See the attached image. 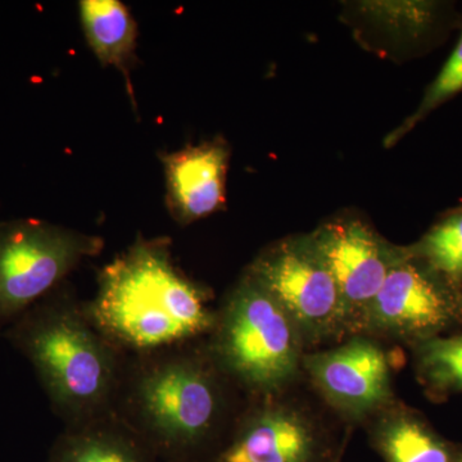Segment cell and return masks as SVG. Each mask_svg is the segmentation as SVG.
<instances>
[{"mask_svg": "<svg viewBox=\"0 0 462 462\" xmlns=\"http://www.w3.org/2000/svg\"><path fill=\"white\" fill-rule=\"evenodd\" d=\"M457 462H462V457L457 458Z\"/></svg>", "mask_w": 462, "mask_h": 462, "instance_id": "obj_18", "label": "cell"}, {"mask_svg": "<svg viewBox=\"0 0 462 462\" xmlns=\"http://www.w3.org/2000/svg\"><path fill=\"white\" fill-rule=\"evenodd\" d=\"M309 238L336 282L346 318L367 316L403 252L392 251L370 226L352 218L322 224Z\"/></svg>", "mask_w": 462, "mask_h": 462, "instance_id": "obj_6", "label": "cell"}, {"mask_svg": "<svg viewBox=\"0 0 462 462\" xmlns=\"http://www.w3.org/2000/svg\"><path fill=\"white\" fill-rule=\"evenodd\" d=\"M298 328L251 276L231 298L221 346L227 364L249 384L276 388L296 373Z\"/></svg>", "mask_w": 462, "mask_h": 462, "instance_id": "obj_2", "label": "cell"}, {"mask_svg": "<svg viewBox=\"0 0 462 462\" xmlns=\"http://www.w3.org/2000/svg\"><path fill=\"white\" fill-rule=\"evenodd\" d=\"M249 276L307 334L329 333L346 319L336 282L310 238L273 245L254 263Z\"/></svg>", "mask_w": 462, "mask_h": 462, "instance_id": "obj_4", "label": "cell"}, {"mask_svg": "<svg viewBox=\"0 0 462 462\" xmlns=\"http://www.w3.org/2000/svg\"><path fill=\"white\" fill-rule=\"evenodd\" d=\"M229 149L223 141L205 142L163 158L167 199L173 216L191 223L223 208Z\"/></svg>", "mask_w": 462, "mask_h": 462, "instance_id": "obj_10", "label": "cell"}, {"mask_svg": "<svg viewBox=\"0 0 462 462\" xmlns=\"http://www.w3.org/2000/svg\"><path fill=\"white\" fill-rule=\"evenodd\" d=\"M455 314L449 284L413 252H403L389 270L366 318L400 336L430 337Z\"/></svg>", "mask_w": 462, "mask_h": 462, "instance_id": "obj_7", "label": "cell"}, {"mask_svg": "<svg viewBox=\"0 0 462 462\" xmlns=\"http://www.w3.org/2000/svg\"><path fill=\"white\" fill-rule=\"evenodd\" d=\"M419 366L431 387L462 391V336L427 340L419 355Z\"/></svg>", "mask_w": 462, "mask_h": 462, "instance_id": "obj_16", "label": "cell"}, {"mask_svg": "<svg viewBox=\"0 0 462 462\" xmlns=\"http://www.w3.org/2000/svg\"><path fill=\"white\" fill-rule=\"evenodd\" d=\"M93 312L103 329L141 348L196 336L209 325L202 291L157 242L136 243L103 270Z\"/></svg>", "mask_w": 462, "mask_h": 462, "instance_id": "obj_1", "label": "cell"}, {"mask_svg": "<svg viewBox=\"0 0 462 462\" xmlns=\"http://www.w3.org/2000/svg\"><path fill=\"white\" fill-rule=\"evenodd\" d=\"M102 240L38 220L0 225V320L38 300Z\"/></svg>", "mask_w": 462, "mask_h": 462, "instance_id": "obj_3", "label": "cell"}, {"mask_svg": "<svg viewBox=\"0 0 462 462\" xmlns=\"http://www.w3.org/2000/svg\"><path fill=\"white\" fill-rule=\"evenodd\" d=\"M142 400L156 430L175 442L202 436L216 409L208 380L187 365H172L152 374L143 384Z\"/></svg>", "mask_w": 462, "mask_h": 462, "instance_id": "obj_9", "label": "cell"}, {"mask_svg": "<svg viewBox=\"0 0 462 462\" xmlns=\"http://www.w3.org/2000/svg\"><path fill=\"white\" fill-rule=\"evenodd\" d=\"M324 449L305 421L270 412L252 422L217 462H322Z\"/></svg>", "mask_w": 462, "mask_h": 462, "instance_id": "obj_11", "label": "cell"}, {"mask_svg": "<svg viewBox=\"0 0 462 462\" xmlns=\"http://www.w3.org/2000/svg\"><path fill=\"white\" fill-rule=\"evenodd\" d=\"M60 462H139L123 443L108 438L90 437L67 447Z\"/></svg>", "mask_w": 462, "mask_h": 462, "instance_id": "obj_17", "label": "cell"}, {"mask_svg": "<svg viewBox=\"0 0 462 462\" xmlns=\"http://www.w3.org/2000/svg\"><path fill=\"white\" fill-rule=\"evenodd\" d=\"M305 364L321 391L346 411H372L391 393L387 358L367 340H352L333 351L310 356Z\"/></svg>", "mask_w": 462, "mask_h": 462, "instance_id": "obj_8", "label": "cell"}, {"mask_svg": "<svg viewBox=\"0 0 462 462\" xmlns=\"http://www.w3.org/2000/svg\"><path fill=\"white\" fill-rule=\"evenodd\" d=\"M374 442L387 462H457L449 447L411 416H398L380 425Z\"/></svg>", "mask_w": 462, "mask_h": 462, "instance_id": "obj_13", "label": "cell"}, {"mask_svg": "<svg viewBox=\"0 0 462 462\" xmlns=\"http://www.w3.org/2000/svg\"><path fill=\"white\" fill-rule=\"evenodd\" d=\"M413 254L449 285L462 282V207L434 225Z\"/></svg>", "mask_w": 462, "mask_h": 462, "instance_id": "obj_14", "label": "cell"}, {"mask_svg": "<svg viewBox=\"0 0 462 462\" xmlns=\"http://www.w3.org/2000/svg\"><path fill=\"white\" fill-rule=\"evenodd\" d=\"M23 346L58 400L83 404L107 385V356L87 328L65 315L36 321L23 334Z\"/></svg>", "mask_w": 462, "mask_h": 462, "instance_id": "obj_5", "label": "cell"}, {"mask_svg": "<svg viewBox=\"0 0 462 462\" xmlns=\"http://www.w3.org/2000/svg\"><path fill=\"white\" fill-rule=\"evenodd\" d=\"M462 91V26L461 35L458 39L451 56L440 69L439 74L434 79L433 83L428 87L424 97L418 109L410 117L404 120L398 129L394 130L391 135L385 139V145L396 144L398 141L403 138L407 133L411 132L413 127L421 123L428 115H430L434 109L442 106L447 100L454 98Z\"/></svg>", "mask_w": 462, "mask_h": 462, "instance_id": "obj_15", "label": "cell"}, {"mask_svg": "<svg viewBox=\"0 0 462 462\" xmlns=\"http://www.w3.org/2000/svg\"><path fill=\"white\" fill-rule=\"evenodd\" d=\"M81 21L91 50L105 66L126 69L135 51V21L117 0H84Z\"/></svg>", "mask_w": 462, "mask_h": 462, "instance_id": "obj_12", "label": "cell"}]
</instances>
